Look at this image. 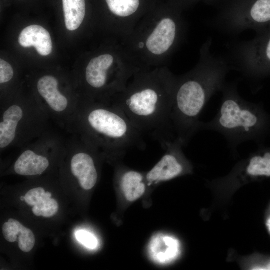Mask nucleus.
<instances>
[{"label": "nucleus", "instance_id": "5", "mask_svg": "<svg viewBox=\"0 0 270 270\" xmlns=\"http://www.w3.org/2000/svg\"><path fill=\"white\" fill-rule=\"evenodd\" d=\"M213 28L228 34L248 30L256 32L270 25V0H220Z\"/></svg>", "mask_w": 270, "mask_h": 270}, {"label": "nucleus", "instance_id": "22", "mask_svg": "<svg viewBox=\"0 0 270 270\" xmlns=\"http://www.w3.org/2000/svg\"><path fill=\"white\" fill-rule=\"evenodd\" d=\"M76 236L78 242L88 248L94 249L98 246L96 238L88 232L79 230L76 233Z\"/></svg>", "mask_w": 270, "mask_h": 270}, {"label": "nucleus", "instance_id": "20", "mask_svg": "<svg viewBox=\"0 0 270 270\" xmlns=\"http://www.w3.org/2000/svg\"><path fill=\"white\" fill-rule=\"evenodd\" d=\"M110 12L115 16L128 18L148 6L149 0H105Z\"/></svg>", "mask_w": 270, "mask_h": 270}, {"label": "nucleus", "instance_id": "8", "mask_svg": "<svg viewBox=\"0 0 270 270\" xmlns=\"http://www.w3.org/2000/svg\"><path fill=\"white\" fill-rule=\"evenodd\" d=\"M161 146L166 150V154L146 175L149 184L173 179L188 168L182 150L184 146L180 140L176 138Z\"/></svg>", "mask_w": 270, "mask_h": 270}, {"label": "nucleus", "instance_id": "25", "mask_svg": "<svg viewBox=\"0 0 270 270\" xmlns=\"http://www.w3.org/2000/svg\"><path fill=\"white\" fill-rule=\"evenodd\" d=\"M20 199L22 201H24V196H22Z\"/></svg>", "mask_w": 270, "mask_h": 270}, {"label": "nucleus", "instance_id": "6", "mask_svg": "<svg viewBox=\"0 0 270 270\" xmlns=\"http://www.w3.org/2000/svg\"><path fill=\"white\" fill-rule=\"evenodd\" d=\"M230 52L228 60L233 70L252 79L270 76V25L252 39L234 45Z\"/></svg>", "mask_w": 270, "mask_h": 270}, {"label": "nucleus", "instance_id": "21", "mask_svg": "<svg viewBox=\"0 0 270 270\" xmlns=\"http://www.w3.org/2000/svg\"><path fill=\"white\" fill-rule=\"evenodd\" d=\"M65 24L69 30L78 29L85 16V0H62Z\"/></svg>", "mask_w": 270, "mask_h": 270}, {"label": "nucleus", "instance_id": "19", "mask_svg": "<svg viewBox=\"0 0 270 270\" xmlns=\"http://www.w3.org/2000/svg\"><path fill=\"white\" fill-rule=\"evenodd\" d=\"M144 176L138 172L126 170L122 172L120 184L126 199L134 202L140 198L146 190Z\"/></svg>", "mask_w": 270, "mask_h": 270}, {"label": "nucleus", "instance_id": "24", "mask_svg": "<svg viewBox=\"0 0 270 270\" xmlns=\"http://www.w3.org/2000/svg\"><path fill=\"white\" fill-rule=\"evenodd\" d=\"M202 0H206L208 3L214 4L220 0H170L169 3L182 12L183 10L192 4Z\"/></svg>", "mask_w": 270, "mask_h": 270}, {"label": "nucleus", "instance_id": "12", "mask_svg": "<svg viewBox=\"0 0 270 270\" xmlns=\"http://www.w3.org/2000/svg\"><path fill=\"white\" fill-rule=\"evenodd\" d=\"M114 61V57L109 54L92 58L86 68V78L88 84L95 89L105 86L108 81V72Z\"/></svg>", "mask_w": 270, "mask_h": 270}, {"label": "nucleus", "instance_id": "2", "mask_svg": "<svg viewBox=\"0 0 270 270\" xmlns=\"http://www.w3.org/2000/svg\"><path fill=\"white\" fill-rule=\"evenodd\" d=\"M176 77L166 72L138 74L119 93L114 106L142 134L160 145L176 138L171 114Z\"/></svg>", "mask_w": 270, "mask_h": 270}, {"label": "nucleus", "instance_id": "14", "mask_svg": "<svg viewBox=\"0 0 270 270\" xmlns=\"http://www.w3.org/2000/svg\"><path fill=\"white\" fill-rule=\"evenodd\" d=\"M152 258L160 264L168 263L174 260L180 252V244L174 238L158 234L152 240L150 246Z\"/></svg>", "mask_w": 270, "mask_h": 270}, {"label": "nucleus", "instance_id": "4", "mask_svg": "<svg viewBox=\"0 0 270 270\" xmlns=\"http://www.w3.org/2000/svg\"><path fill=\"white\" fill-rule=\"evenodd\" d=\"M87 122L90 129L103 148L117 156L132 148L146 147L142 134L126 115L114 106H96L90 110Z\"/></svg>", "mask_w": 270, "mask_h": 270}, {"label": "nucleus", "instance_id": "3", "mask_svg": "<svg viewBox=\"0 0 270 270\" xmlns=\"http://www.w3.org/2000/svg\"><path fill=\"white\" fill-rule=\"evenodd\" d=\"M238 81L225 83L216 116L210 122L202 121L200 124V130L222 134L234 150L248 141L262 144L270 136V114L262 104L244 99L238 92Z\"/></svg>", "mask_w": 270, "mask_h": 270}, {"label": "nucleus", "instance_id": "18", "mask_svg": "<svg viewBox=\"0 0 270 270\" xmlns=\"http://www.w3.org/2000/svg\"><path fill=\"white\" fill-rule=\"evenodd\" d=\"M21 108L14 105L9 107L3 114V121L0 123V147H7L14 140L19 122L22 119Z\"/></svg>", "mask_w": 270, "mask_h": 270}, {"label": "nucleus", "instance_id": "9", "mask_svg": "<svg viewBox=\"0 0 270 270\" xmlns=\"http://www.w3.org/2000/svg\"><path fill=\"white\" fill-rule=\"evenodd\" d=\"M70 168L83 189L90 190L94 186L98 174L94 160L90 154L86 152L75 154L71 160Z\"/></svg>", "mask_w": 270, "mask_h": 270}, {"label": "nucleus", "instance_id": "11", "mask_svg": "<svg viewBox=\"0 0 270 270\" xmlns=\"http://www.w3.org/2000/svg\"><path fill=\"white\" fill-rule=\"evenodd\" d=\"M24 201L33 206L32 213L36 216L49 218L58 212V204L56 200L52 198L50 192H46L42 188H36L30 190L24 196Z\"/></svg>", "mask_w": 270, "mask_h": 270}, {"label": "nucleus", "instance_id": "17", "mask_svg": "<svg viewBox=\"0 0 270 270\" xmlns=\"http://www.w3.org/2000/svg\"><path fill=\"white\" fill-rule=\"evenodd\" d=\"M49 166L48 160L33 151L24 152L16 161L14 170L20 175L32 176L42 174Z\"/></svg>", "mask_w": 270, "mask_h": 270}, {"label": "nucleus", "instance_id": "23", "mask_svg": "<svg viewBox=\"0 0 270 270\" xmlns=\"http://www.w3.org/2000/svg\"><path fill=\"white\" fill-rule=\"evenodd\" d=\"M14 76V70L12 66L6 62L0 59V83L7 82Z\"/></svg>", "mask_w": 270, "mask_h": 270}, {"label": "nucleus", "instance_id": "1", "mask_svg": "<svg viewBox=\"0 0 270 270\" xmlns=\"http://www.w3.org/2000/svg\"><path fill=\"white\" fill-rule=\"evenodd\" d=\"M212 44L209 38L200 50L196 66L176 77L171 119L175 136L184 146L200 131V117L203 109L215 94L221 92L226 76L233 70L228 58L212 53Z\"/></svg>", "mask_w": 270, "mask_h": 270}, {"label": "nucleus", "instance_id": "15", "mask_svg": "<svg viewBox=\"0 0 270 270\" xmlns=\"http://www.w3.org/2000/svg\"><path fill=\"white\" fill-rule=\"evenodd\" d=\"M58 82L54 77L46 76L40 79L38 90L50 108L57 112L65 110L68 106L67 98L58 90Z\"/></svg>", "mask_w": 270, "mask_h": 270}, {"label": "nucleus", "instance_id": "16", "mask_svg": "<svg viewBox=\"0 0 270 270\" xmlns=\"http://www.w3.org/2000/svg\"><path fill=\"white\" fill-rule=\"evenodd\" d=\"M258 146L244 164L242 172L250 178L270 177V146Z\"/></svg>", "mask_w": 270, "mask_h": 270}, {"label": "nucleus", "instance_id": "13", "mask_svg": "<svg viewBox=\"0 0 270 270\" xmlns=\"http://www.w3.org/2000/svg\"><path fill=\"white\" fill-rule=\"evenodd\" d=\"M5 240L10 242L18 240V246L22 251L28 252L34 248L36 238L33 232L20 222L10 218L2 228Z\"/></svg>", "mask_w": 270, "mask_h": 270}, {"label": "nucleus", "instance_id": "7", "mask_svg": "<svg viewBox=\"0 0 270 270\" xmlns=\"http://www.w3.org/2000/svg\"><path fill=\"white\" fill-rule=\"evenodd\" d=\"M181 11L168 3L165 16L147 38L146 47L156 56L166 54L174 48L180 39L182 24Z\"/></svg>", "mask_w": 270, "mask_h": 270}, {"label": "nucleus", "instance_id": "10", "mask_svg": "<svg viewBox=\"0 0 270 270\" xmlns=\"http://www.w3.org/2000/svg\"><path fill=\"white\" fill-rule=\"evenodd\" d=\"M18 42L24 48L34 46L42 56L49 55L52 51V42L49 32L38 25L30 26L24 29L19 36Z\"/></svg>", "mask_w": 270, "mask_h": 270}, {"label": "nucleus", "instance_id": "26", "mask_svg": "<svg viewBox=\"0 0 270 270\" xmlns=\"http://www.w3.org/2000/svg\"><path fill=\"white\" fill-rule=\"evenodd\" d=\"M265 270H270V263L266 267V268Z\"/></svg>", "mask_w": 270, "mask_h": 270}]
</instances>
